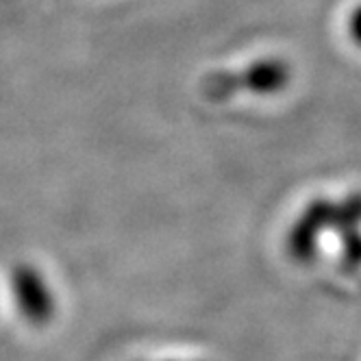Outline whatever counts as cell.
<instances>
[{"mask_svg": "<svg viewBox=\"0 0 361 361\" xmlns=\"http://www.w3.org/2000/svg\"><path fill=\"white\" fill-rule=\"evenodd\" d=\"M13 298L20 305V312L31 322L44 324L55 314V298L48 290L46 281L35 268L22 266L13 272Z\"/></svg>", "mask_w": 361, "mask_h": 361, "instance_id": "7a4b0ae2", "label": "cell"}, {"mask_svg": "<svg viewBox=\"0 0 361 361\" xmlns=\"http://www.w3.org/2000/svg\"><path fill=\"white\" fill-rule=\"evenodd\" d=\"M292 66L283 57L257 59L242 70L212 72L200 81V92L207 100H228L240 92L250 94H279L292 81Z\"/></svg>", "mask_w": 361, "mask_h": 361, "instance_id": "6da1fadb", "label": "cell"}, {"mask_svg": "<svg viewBox=\"0 0 361 361\" xmlns=\"http://www.w3.org/2000/svg\"><path fill=\"white\" fill-rule=\"evenodd\" d=\"M333 220L335 204H331V200H316L314 204H309L307 212L298 218L296 226H292L288 235V248L294 259L305 262L312 257L320 231L331 228Z\"/></svg>", "mask_w": 361, "mask_h": 361, "instance_id": "3957f363", "label": "cell"}, {"mask_svg": "<svg viewBox=\"0 0 361 361\" xmlns=\"http://www.w3.org/2000/svg\"><path fill=\"white\" fill-rule=\"evenodd\" d=\"M348 31H350V37L361 46V5L355 7V11L350 13V20H348Z\"/></svg>", "mask_w": 361, "mask_h": 361, "instance_id": "277c9868", "label": "cell"}]
</instances>
